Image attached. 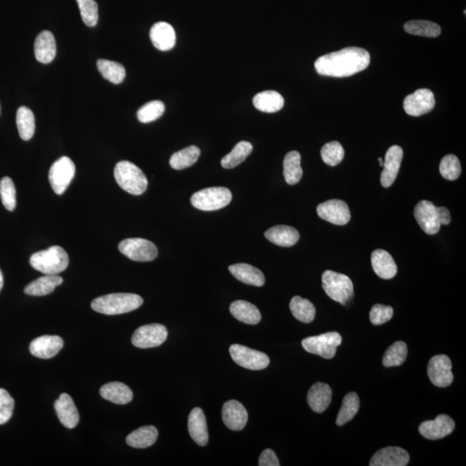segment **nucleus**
I'll use <instances>...</instances> for the list:
<instances>
[{
    "label": "nucleus",
    "instance_id": "obj_8",
    "mask_svg": "<svg viewBox=\"0 0 466 466\" xmlns=\"http://www.w3.org/2000/svg\"><path fill=\"white\" fill-rule=\"evenodd\" d=\"M76 173V166L67 156H63L50 167L49 180L51 188L56 195H63Z\"/></svg>",
    "mask_w": 466,
    "mask_h": 466
},
{
    "label": "nucleus",
    "instance_id": "obj_39",
    "mask_svg": "<svg viewBox=\"0 0 466 466\" xmlns=\"http://www.w3.org/2000/svg\"><path fill=\"white\" fill-rule=\"evenodd\" d=\"M360 407V401L358 394L355 392L347 394L343 399L341 409H340L336 424L339 427L349 423L358 414Z\"/></svg>",
    "mask_w": 466,
    "mask_h": 466
},
{
    "label": "nucleus",
    "instance_id": "obj_49",
    "mask_svg": "<svg viewBox=\"0 0 466 466\" xmlns=\"http://www.w3.org/2000/svg\"><path fill=\"white\" fill-rule=\"evenodd\" d=\"M393 315L394 309L390 306L377 304L373 306L372 310H370V322L375 326L385 324L393 317Z\"/></svg>",
    "mask_w": 466,
    "mask_h": 466
},
{
    "label": "nucleus",
    "instance_id": "obj_29",
    "mask_svg": "<svg viewBox=\"0 0 466 466\" xmlns=\"http://www.w3.org/2000/svg\"><path fill=\"white\" fill-rule=\"evenodd\" d=\"M229 271L231 275L244 284L262 287L264 285L265 277L263 272L253 265L237 264L231 265Z\"/></svg>",
    "mask_w": 466,
    "mask_h": 466
},
{
    "label": "nucleus",
    "instance_id": "obj_11",
    "mask_svg": "<svg viewBox=\"0 0 466 466\" xmlns=\"http://www.w3.org/2000/svg\"><path fill=\"white\" fill-rule=\"evenodd\" d=\"M168 338V330L161 324L140 326L131 337V343L138 348H153L162 345Z\"/></svg>",
    "mask_w": 466,
    "mask_h": 466
},
{
    "label": "nucleus",
    "instance_id": "obj_33",
    "mask_svg": "<svg viewBox=\"0 0 466 466\" xmlns=\"http://www.w3.org/2000/svg\"><path fill=\"white\" fill-rule=\"evenodd\" d=\"M158 438V431L155 427L145 426L132 432L127 438V443L131 447L144 449L151 447Z\"/></svg>",
    "mask_w": 466,
    "mask_h": 466
},
{
    "label": "nucleus",
    "instance_id": "obj_40",
    "mask_svg": "<svg viewBox=\"0 0 466 466\" xmlns=\"http://www.w3.org/2000/svg\"><path fill=\"white\" fill-rule=\"evenodd\" d=\"M97 67L101 76L105 80L114 84L123 83L127 72H125V67L122 64L112 62V61L100 59L97 62Z\"/></svg>",
    "mask_w": 466,
    "mask_h": 466
},
{
    "label": "nucleus",
    "instance_id": "obj_52",
    "mask_svg": "<svg viewBox=\"0 0 466 466\" xmlns=\"http://www.w3.org/2000/svg\"><path fill=\"white\" fill-rule=\"evenodd\" d=\"M3 286H4V277H3L2 271L0 270V291H1Z\"/></svg>",
    "mask_w": 466,
    "mask_h": 466
},
{
    "label": "nucleus",
    "instance_id": "obj_18",
    "mask_svg": "<svg viewBox=\"0 0 466 466\" xmlns=\"http://www.w3.org/2000/svg\"><path fill=\"white\" fill-rule=\"evenodd\" d=\"M222 420L231 430H243L248 421V413L242 403L236 400L226 401L222 409Z\"/></svg>",
    "mask_w": 466,
    "mask_h": 466
},
{
    "label": "nucleus",
    "instance_id": "obj_3",
    "mask_svg": "<svg viewBox=\"0 0 466 466\" xmlns=\"http://www.w3.org/2000/svg\"><path fill=\"white\" fill-rule=\"evenodd\" d=\"M30 264L36 271L44 275H58L65 271L70 264L69 255L61 246H51L30 257Z\"/></svg>",
    "mask_w": 466,
    "mask_h": 466
},
{
    "label": "nucleus",
    "instance_id": "obj_34",
    "mask_svg": "<svg viewBox=\"0 0 466 466\" xmlns=\"http://www.w3.org/2000/svg\"><path fill=\"white\" fill-rule=\"evenodd\" d=\"M301 154L290 151L286 155L284 161V176L288 185L297 184L301 181L304 171L301 167Z\"/></svg>",
    "mask_w": 466,
    "mask_h": 466
},
{
    "label": "nucleus",
    "instance_id": "obj_13",
    "mask_svg": "<svg viewBox=\"0 0 466 466\" xmlns=\"http://www.w3.org/2000/svg\"><path fill=\"white\" fill-rule=\"evenodd\" d=\"M435 98L433 92L427 88L418 89L414 93L407 95L403 101L404 111L407 114L419 117L433 110Z\"/></svg>",
    "mask_w": 466,
    "mask_h": 466
},
{
    "label": "nucleus",
    "instance_id": "obj_37",
    "mask_svg": "<svg viewBox=\"0 0 466 466\" xmlns=\"http://www.w3.org/2000/svg\"><path fill=\"white\" fill-rule=\"evenodd\" d=\"M253 146L249 142H237L229 154L224 156L221 160V165L224 169H233L242 163L253 152Z\"/></svg>",
    "mask_w": 466,
    "mask_h": 466
},
{
    "label": "nucleus",
    "instance_id": "obj_6",
    "mask_svg": "<svg viewBox=\"0 0 466 466\" xmlns=\"http://www.w3.org/2000/svg\"><path fill=\"white\" fill-rule=\"evenodd\" d=\"M233 195L223 187H214L193 193L191 203L195 209L202 211H216L229 205Z\"/></svg>",
    "mask_w": 466,
    "mask_h": 466
},
{
    "label": "nucleus",
    "instance_id": "obj_53",
    "mask_svg": "<svg viewBox=\"0 0 466 466\" xmlns=\"http://www.w3.org/2000/svg\"><path fill=\"white\" fill-rule=\"evenodd\" d=\"M379 162L380 163L381 167H383V160L382 158H379Z\"/></svg>",
    "mask_w": 466,
    "mask_h": 466
},
{
    "label": "nucleus",
    "instance_id": "obj_16",
    "mask_svg": "<svg viewBox=\"0 0 466 466\" xmlns=\"http://www.w3.org/2000/svg\"><path fill=\"white\" fill-rule=\"evenodd\" d=\"M455 428L454 421L447 414H440L433 421H427L421 423L419 432L427 440H441L451 434Z\"/></svg>",
    "mask_w": 466,
    "mask_h": 466
},
{
    "label": "nucleus",
    "instance_id": "obj_17",
    "mask_svg": "<svg viewBox=\"0 0 466 466\" xmlns=\"http://www.w3.org/2000/svg\"><path fill=\"white\" fill-rule=\"evenodd\" d=\"M403 158V151L400 146H391L388 149L383 161V170L381 175V183L383 188H390L396 181Z\"/></svg>",
    "mask_w": 466,
    "mask_h": 466
},
{
    "label": "nucleus",
    "instance_id": "obj_42",
    "mask_svg": "<svg viewBox=\"0 0 466 466\" xmlns=\"http://www.w3.org/2000/svg\"><path fill=\"white\" fill-rule=\"evenodd\" d=\"M407 357V346L403 341H397L387 350L383 356V365L385 367L400 366Z\"/></svg>",
    "mask_w": 466,
    "mask_h": 466
},
{
    "label": "nucleus",
    "instance_id": "obj_23",
    "mask_svg": "<svg viewBox=\"0 0 466 466\" xmlns=\"http://www.w3.org/2000/svg\"><path fill=\"white\" fill-rule=\"evenodd\" d=\"M189 432L193 441L200 447H205L209 443V430L205 414L200 407H195L189 416Z\"/></svg>",
    "mask_w": 466,
    "mask_h": 466
},
{
    "label": "nucleus",
    "instance_id": "obj_30",
    "mask_svg": "<svg viewBox=\"0 0 466 466\" xmlns=\"http://www.w3.org/2000/svg\"><path fill=\"white\" fill-rule=\"evenodd\" d=\"M63 282V277L57 275H45L30 282L25 288V293L32 297H43L52 293L57 286Z\"/></svg>",
    "mask_w": 466,
    "mask_h": 466
},
{
    "label": "nucleus",
    "instance_id": "obj_4",
    "mask_svg": "<svg viewBox=\"0 0 466 466\" xmlns=\"http://www.w3.org/2000/svg\"><path fill=\"white\" fill-rule=\"evenodd\" d=\"M114 178L118 186L131 195H140L148 188V180L137 165L129 161L118 162Z\"/></svg>",
    "mask_w": 466,
    "mask_h": 466
},
{
    "label": "nucleus",
    "instance_id": "obj_46",
    "mask_svg": "<svg viewBox=\"0 0 466 466\" xmlns=\"http://www.w3.org/2000/svg\"><path fill=\"white\" fill-rule=\"evenodd\" d=\"M0 196L3 205L8 211H13L17 206L16 189L12 180L8 176L0 181Z\"/></svg>",
    "mask_w": 466,
    "mask_h": 466
},
{
    "label": "nucleus",
    "instance_id": "obj_19",
    "mask_svg": "<svg viewBox=\"0 0 466 466\" xmlns=\"http://www.w3.org/2000/svg\"><path fill=\"white\" fill-rule=\"evenodd\" d=\"M63 340L59 336L44 335L30 343V351L33 356L43 359L53 358L63 349Z\"/></svg>",
    "mask_w": 466,
    "mask_h": 466
},
{
    "label": "nucleus",
    "instance_id": "obj_10",
    "mask_svg": "<svg viewBox=\"0 0 466 466\" xmlns=\"http://www.w3.org/2000/svg\"><path fill=\"white\" fill-rule=\"evenodd\" d=\"M118 250L132 261L151 262L158 257V248L144 239H127L121 241Z\"/></svg>",
    "mask_w": 466,
    "mask_h": 466
},
{
    "label": "nucleus",
    "instance_id": "obj_45",
    "mask_svg": "<svg viewBox=\"0 0 466 466\" xmlns=\"http://www.w3.org/2000/svg\"><path fill=\"white\" fill-rule=\"evenodd\" d=\"M441 175L449 181L457 180L461 173V165L457 156L454 155L445 156L441 160L440 165Z\"/></svg>",
    "mask_w": 466,
    "mask_h": 466
},
{
    "label": "nucleus",
    "instance_id": "obj_38",
    "mask_svg": "<svg viewBox=\"0 0 466 466\" xmlns=\"http://www.w3.org/2000/svg\"><path fill=\"white\" fill-rule=\"evenodd\" d=\"M289 308L294 317L301 322L311 323L315 318V307L308 299L295 297L292 298Z\"/></svg>",
    "mask_w": 466,
    "mask_h": 466
},
{
    "label": "nucleus",
    "instance_id": "obj_48",
    "mask_svg": "<svg viewBox=\"0 0 466 466\" xmlns=\"http://www.w3.org/2000/svg\"><path fill=\"white\" fill-rule=\"evenodd\" d=\"M14 404V400L8 391L0 389V425L5 424L11 419Z\"/></svg>",
    "mask_w": 466,
    "mask_h": 466
},
{
    "label": "nucleus",
    "instance_id": "obj_44",
    "mask_svg": "<svg viewBox=\"0 0 466 466\" xmlns=\"http://www.w3.org/2000/svg\"><path fill=\"white\" fill-rule=\"evenodd\" d=\"M321 158L323 162L329 166L339 165L345 158V151L343 146L339 142H330L323 146L321 149Z\"/></svg>",
    "mask_w": 466,
    "mask_h": 466
},
{
    "label": "nucleus",
    "instance_id": "obj_43",
    "mask_svg": "<svg viewBox=\"0 0 466 466\" xmlns=\"http://www.w3.org/2000/svg\"><path fill=\"white\" fill-rule=\"evenodd\" d=\"M165 111V105L160 100H153L142 105L138 111V118L141 123H151L158 120Z\"/></svg>",
    "mask_w": 466,
    "mask_h": 466
},
{
    "label": "nucleus",
    "instance_id": "obj_27",
    "mask_svg": "<svg viewBox=\"0 0 466 466\" xmlns=\"http://www.w3.org/2000/svg\"><path fill=\"white\" fill-rule=\"evenodd\" d=\"M372 264L374 271L383 279H389L396 277L397 266L389 253L383 250H376L372 255Z\"/></svg>",
    "mask_w": 466,
    "mask_h": 466
},
{
    "label": "nucleus",
    "instance_id": "obj_32",
    "mask_svg": "<svg viewBox=\"0 0 466 466\" xmlns=\"http://www.w3.org/2000/svg\"><path fill=\"white\" fill-rule=\"evenodd\" d=\"M254 107L263 112L273 114L280 111L284 105V98L275 91H264L253 98Z\"/></svg>",
    "mask_w": 466,
    "mask_h": 466
},
{
    "label": "nucleus",
    "instance_id": "obj_35",
    "mask_svg": "<svg viewBox=\"0 0 466 466\" xmlns=\"http://www.w3.org/2000/svg\"><path fill=\"white\" fill-rule=\"evenodd\" d=\"M17 127L23 140L28 141L35 134V116L30 109L26 107L19 108L16 117Z\"/></svg>",
    "mask_w": 466,
    "mask_h": 466
},
{
    "label": "nucleus",
    "instance_id": "obj_36",
    "mask_svg": "<svg viewBox=\"0 0 466 466\" xmlns=\"http://www.w3.org/2000/svg\"><path fill=\"white\" fill-rule=\"evenodd\" d=\"M200 156V149L197 146H189L182 151L173 153L169 160V165L173 169H184L195 165L198 161Z\"/></svg>",
    "mask_w": 466,
    "mask_h": 466
},
{
    "label": "nucleus",
    "instance_id": "obj_31",
    "mask_svg": "<svg viewBox=\"0 0 466 466\" xmlns=\"http://www.w3.org/2000/svg\"><path fill=\"white\" fill-rule=\"evenodd\" d=\"M230 312L237 321L248 325H257L262 319L260 309L246 301L233 302L230 306Z\"/></svg>",
    "mask_w": 466,
    "mask_h": 466
},
{
    "label": "nucleus",
    "instance_id": "obj_14",
    "mask_svg": "<svg viewBox=\"0 0 466 466\" xmlns=\"http://www.w3.org/2000/svg\"><path fill=\"white\" fill-rule=\"evenodd\" d=\"M317 213L322 220L337 226H345L351 220L348 205L340 200H330L319 204Z\"/></svg>",
    "mask_w": 466,
    "mask_h": 466
},
{
    "label": "nucleus",
    "instance_id": "obj_21",
    "mask_svg": "<svg viewBox=\"0 0 466 466\" xmlns=\"http://www.w3.org/2000/svg\"><path fill=\"white\" fill-rule=\"evenodd\" d=\"M54 410H56L58 419L64 427L71 430L79 423V412L72 398L69 394L66 393L61 394L59 399L54 403Z\"/></svg>",
    "mask_w": 466,
    "mask_h": 466
},
{
    "label": "nucleus",
    "instance_id": "obj_12",
    "mask_svg": "<svg viewBox=\"0 0 466 466\" xmlns=\"http://www.w3.org/2000/svg\"><path fill=\"white\" fill-rule=\"evenodd\" d=\"M427 375L434 385L445 388L454 382L451 359L447 355H437L430 359L427 366Z\"/></svg>",
    "mask_w": 466,
    "mask_h": 466
},
{
    "label": "nucleus",
    "instance_id": "obj_5",
    "mask_svg": "<svg viewBox=\"0 0 466 466\" xmlns=\"http://www.w3.org/2000/svg\"><path fill=\"white\" fill-rule=\"evenodd\" d=\"M322 287L332 300L345 306L354 295L353 284L347 275L326 271L322 275Z\"/></svg>",
    "mask_w": 466,
    "mask_h": 466
},
{
    "label": "nucleus",
    "instance_id": "obj_2",
    "mask_svg": "<svg viewBox=\"0 0 466 466\" xmlns=\"http://www.w3.org/2000/svg\"><path fill=\"white\" fill-rule=\"evenodd\" d=\"M144 300L138 295L116 293L94 299L91 307L94 311L107 315L125 314L141 307Z\"/></svg>",
    "mask_w": 466,
    "mask_h": 466
},
{
    "label": "nucleus",
    "instance_id": "obj_26",
    "mask_svg": "<svg viewBox=\"0 0 466 466\" xmlns=\"http://www.w3.org/2000/svg\"><path fill=\"white\" fill-rule=\"evenodd\" d=\"M265 237L270 242L282 247L295 246L300 239V234L295 228L288 226H275L265 231Z\"/></svg>",
    "mask_w": 466,
    "mask_h": 466
},
{
    "label": "nucleus",
    "instance_id": "obj_47",
    "mask_svg": "<svg viewBox=\"0 0 466 466\" xmlns=\"http://www.w3.org/2000/svg\"><path fill=\"white\" fill-rule=\"evenodd\" d=\"M79 6L81 19L85 25L94 27L98 20V4L95 0H76Z\"/></svg>",
    "mask_w": 466,
    "mask_h": 466
},
{
    "label": "nucleus",
    "instance_id": "obj_28",
    "mask_svg": "<svg viewBox=\"0 0 466 466\" xmlns=\"http://www.w3.org/2000/svg\"><path fill=\"white\" fill-rule=\"evenodd\" d=\"M104 399L115 404L125 405L131 403L134 398L131 390L125 383L112 382L105 384L100 390Z\"/></svg>",
    "mask_w": 466,
    "mask_h": 466
},
{
    "label": "nucleus",
    "instance_id": "obj_25",
    "mask_svg": "<svg viewBox=\"0 0 466 466\" xmlns=\"http://www.w3.org/2000/svg\"><path fill=\"white\" fill-rule=\"evenodd\" d=\"M36 59L39 63L47 64L54 59L56 54V43L52 33L43 30L36 36L35 46Z\"/></svg>",
    "mask_w": 466,
    "mask_h": 466
},
{
    "label": "nucleus",
    "instance_id": "obj_50",
    "mask_svg": "<svg viewBox=\"0 0 466 466\" xmlns=\"http://www.w3.org/2000/svg\"><path fill=\"white\" fill-rule=\"evenodd\" d=\"M258 465L260 466H279V463L277 455L271 449H266L260 455V460H258Z\"/></svg>",
    "mask_w": 466,
    "mask_h": 466
},
{
    "label": "nucleus",
    "instance_id": "obj_15",
    "mask_svg": "<svg viewBox=\"0 0 466 466\" xmlns=\"http://www.w3.org/2000/svg\"><path fill=\"white\" fill-rule=\"evenodd\" d=\"M414 217L420 227L430 235H434L440 231L441 224L438 219V207L428 200H421L414 209Z\"/></svg>",
    "mask_w": 466,
    "mask_h": 466
},
{
    "label": "nucleus",
    "instance_id": "obj_7",
    "mask_svg": "<svg viewBox=\"0 0 466 466\" xmlns=\"http://www.w3.org/2000/svg\"><path fill=\"white\" fill-rule=\"evenodd\" d=\"M342 338L339 332H330L318 336L308 337L302 340V347L312 354L331 359L336 354L337 348L341 345Z\"/></svg>",
    "mask_w": 466,
    "mask_h": 466
},
{
    "label": "nucleus",
    "instance_id": "obj_24",
    "mask_svg": "<svg viewBox=\"0 0 466 466\" xmlns=\"http://www.w3.org/2000/svg\"><path fill=\"white\" fill-rule=\"evenodd\" d=\"M332 389L328 384L316 383L308 393V403L315 413L325 412L332 401Z\"/></svg>",
    "mask_w": 466,
    "mask_h": 466
},
{
    "label": "nucleus",
    "instance_id": "obj_22",
    "mask_svg": "<svg viewBox=\"0 0 466 466\" xmlns=\"http://www.w3.org/2000/svg\"><path fill=\"white\" fill-rule=\"evenodd\" d=\"M149 36L153 45L161 51L172 50L176 45V36L171 25L166 22H158L152 26Z\"/></svg>",
    "mask_w": 466,
    "mask_h": 466
},
{
    "label": "nucleus",
    "instance_id": "obj_9",
    "mask_svg": "<svg viewBox=\"0 0 466 466\" xmlns=\"http://www.w3.org/2000/svg\"><path fill=\"white\" fill-rule=\"evenodd\" d=\"M231 359L243 368L260 370L270 365V358L264 352L242 345H233L229 349Z\"/></svg>",
    "mask_w": 466,
    "mask_h": 466
},
{
    "label": "nucleus",
    "instance_id": "obj_51",
    "mask_svg": "<svg viewBox=\"0 0 466 466\" xmlns=\"http://www.w3.org/2000/svg\"><path fill=\"white\" fill-rule=\"evenodd\" d=\"M438 214L441 226L442 224L447 226V224L451 223V214L447 209L444 206L438 207Z\"/></svg>",
    "mask_w": 466,
    "mask_h": 466
},
{
    "label": "nucleus",
    "instance_id": "obj_1",
    "mask_svg": "<svg viewBox=\"0 0 466 466\" xmlns=\"http://www.w3.org/2000/svg\"><path fill=\"white\" fill-rule=\"evenodd\" d=\"M370 63L368 51L349 47L319 57L315 67L321 76L342 78L361 72L368 67Z\"/></svg>",
    "mask_w": 466,
    "mask_h": 466
},
{
    "label": "nucleus",
    "instance_id": "obj_20",
    "mask_svg": "<svg viewBox=\"0 0 466 466\" xmlns=\"http://www.w3.org/2000/svg\"><path fill=\"white\" fill-rule=\"evenodd\" d=\"M410 454L404 449L390 447L381 449L370 459V466H405L409 464Z\"/></svg>",
    "mask_w": 466,
    "mask_h": 466
},
{
    "label": "nucleus",
    "instance_id": "obj_41",
    "mask_svg": "<svg viewBox=\"0 0 466 466\" xmlns=\"http://www.w3.org/2000/svg\"><path fill=\"white\" fill-rule=\"evenodd\" d=\"M404 30L411 35L437 37L441 35V28L437 23L425 21V20H413L404 25Z\"/></svg>",
    "mask_w": 466,
    "mask_h": 466
}]
</instances>
